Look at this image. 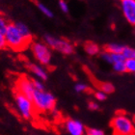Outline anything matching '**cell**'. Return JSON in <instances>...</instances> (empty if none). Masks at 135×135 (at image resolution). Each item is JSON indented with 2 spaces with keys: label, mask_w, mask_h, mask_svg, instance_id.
Wrapping results in <instances>:
<instances>
[{
  "label": "cell",
  "mask_w": 135,
  "mask_h": 135,
  "mask_svg": "<svg viewBox=\"0 0 135 135\" xmlns=\"http://www.w3.org/2000/svg\"><path fill=\"white\" fill-rule=\"evenodd\" d=\"M111 127L115 135H135V123L124 113H117L111 120Z\"/></svg>",
  "instance_id": "1"
},
{
  "label": "cell",
  "mask_w": 135,
  "mask_h": 135,
  "mask_svg": "<svg viewBox=\"0 0 135 135\" xmlns=\"http://www.w3.org/2000/svg\"><path fill=\"white\" fill-rule=\"evenodd\" d=\"M4 36H5L7 46L15 51L24 50L29 45V42H30L21 35V33L17 29L15 23L9 24Z\"/></svg>",
  "instance_id": "2"
},
{
  "label": "cell",
  "mask_w": 135,
  "mask_h": 135,
  "mask_svg": "<svg viewBox=\"0 0 135 135\" xmlns=\"http://www.w3.org/2000/svg\"><path fill=\"white\" fill-rule=\"evenodd\" d=\"M34 107L39 112H48L52 111L56 105V98L50 92L36 91L32 98Z\"/></svg>",
  "instance_id": "3"
},
{
  "label": "cell",
  "mask_w": 135,
  "mask_h": 135,
  "mask_svg": "<svg viewBox=\"0 0 135 135\" xmlns=\"http://www.w3.org/2000/svg\"><path fill=\"white\" fill-rule=\"evenodd\" d=\"M44 42L50 49L60 52L64 55H70L74 51V46L70 42L65 39H62V38H58V37L49 35V34L45 35Z\"/></svg>",
  "instance_id": "4"
},
{
  "label": "cell",
  "mask_w": 135,
  "mask_h": 135,
  "mask_svg": "<svg viewBox=\"0 0 135 135\" xmlns=\"http://www.w3.org/2000/svg\"><path fill=\"white\" fill-rule=\"evenodd\" d=\"M15 104L20 116L24 120H31L35 114V107L31 99L25 97L22 94L15 93Z\"/></svg>",
  "instance_id": "5"
},
{
  "label": "cell",
  "mask_w": 135,
  "mask_h": 135,
  "mask_svg": "<svg viewBox=\"0 0 135 135\" xmlns=\"http://www.w3.org/2000/svg\"><path fill=\"white\" fill-rule=\"evenodd\" d=\"M30 50L34 58L41 65H50L52 61V51L44 42H33L30 45Z\"/></svg>",
  "instance_id": "6"
},
{
  "label": "cell",
  "mask_w": 135,
  "mask_h": 135,
  "mask_svg": "<svg viewBox=\"0 0 135 135\" xmlns=\"http://www.w3.org/2000/svg\"><path fill=\"white\" fill-rule=\"evenodd\" d=\"M66 132L69 135H86V127L81 121L74 118H69L64 124Z\"/></svg>",
  "instance_id": "7"
},
{
  "label": "cell",
  "mask_w": 135,
  "mask_h": 135,
  "mask_svg": "<svg viewBox=\"0 0 135 135\" xmlns=\"http://www.w3.org/2000/svg\"><path fill=\"white\" fill-rule=\"evenodd\" d=\"M120 8L124 20L130 25L135 26V0H122Z\"/></svg>",
  "instance_id": "8"
},
{
  "label": "cell",
  "mask_w": 135,
  "mask_h": 135,
  "mask_svg": "<svg viewBox=\"0 0 135 135\" xmlns=\"http://www.w3.org/2000/svg\"><path fill=\"white\" fill-rule=\"evenodd\" d=\"M17 92L22 94L25 97L32 99L33 95L36 92V89L34 88L32 79L28 78L26 76L20 77L17 82Z\"/></svg>",
  "instance_id": "9"
},
{
  "label": "cell",
  "mask_w": 135,
  "mask_h": 135,
  "mask_svg": "<svg viewBox=\"0 0 135 135\" xmlns=\"http://www.w3.org/2000/svg\"><path fill=\"white\" fill-rule=\"evenodd\" d=\"M28 69L34 75L36 76L37 79H40V80L44 81V80H46L48 78L47 70H45V67H42V65L30 63V64H28Z\"/></svg>",
  "instance_id": "10"
},
{
  "label": "cell",
  "mask_w": 135,
  "mask_h": 135,
  "mask_svg": "<svg viewBox=\"0 0 135 135\" xmlns=\"http://www.w3.org/2000/svg\"><path fill=\"white\" fill-rule=\"evenodd\" d=\"M99 57L102 61H104L105 63L109 64V65L112 66L113 64L119 62V61H122V60H126L124 57L123 56V54H114V53H110L108 51L103 50L102 52H100L99 54Z\"/></svg>",
  "instance_id": "11"
},
{
  "label": "cell",
  "mask_w": 135,
  "mask_h": 135,
  "mask_svg": "<svg viewBox=\"0 0 135 135\" xmlns=\"http://www.w3.org/2000/svg\"><path fill=\"white\" fill-rule=\"evenodd\" d=\"M84 50L89 56H96L100 54V47L98 44L94 42H87L84 45Z\"/></svg>",
  "instance_id": "12"
},
{
  "label": "cell",
  "mask_w": 135,
  "mask_h": 135,
  "mask_svg": "<svg viewBox=\"0 0 135 135\" xmlns=\"http://www.w3.org/2000/svg\"><path fill=\"white\" fill-rule=\"evenodd\" d=\"M15 24H16V26L17 27V29L20 30L21 35H22L27 41L31 42L32 33H31V30H30V28H29L28 26L26 25L24 22H22V21H17V22H15Z\"/></svg>",
  "instance_id": "13"
},
{
  "label": "cell",
  "mask_w": 135,
  "mask_h": 135,
  "mask_svg": "<svg viewBox=\"0 0 135 135\" xmlns=\"http://www.w3.org/2000/svg\"><path fill=\"white\" fill-rule=\"evenodd\" d=\"M124 46H126V45L118 44V42H110V44H108V45L105 46V49H104V50L108 51V52H110V53L123 54Z\"/></svg>",
  "instance_id": "14"
},
{
  "label": "cell",
  "mask_w": 135,
  "mask_h": 135,
  "mask_svg": "<svg viewBox=\"0 0 135 135\" xmlns=\"http://www.w3.org/2000/svg\"><path fill=\"white\" fill-rule=\"evenodd\" d=\"M37 7H38V9H39V11L41 12L42 15H45V17H49V18L53 17V16H54L53 12L51 11V9L48 8V7L45 5V3L38 2V3H37Z\"/></svg>",
  "instance_id": "15"
},
{
  "label": "cell",
  "mask_w": 135,
  "mask_h": 135,
  "mask_svg": "<svg viewBox=\"0 0 135 135\" xmlns=\"http://www.w3.org/2000/svg\"><path fill=\"white\" fill-rule=\"evenodd\" d=\"M113 70L117 73H127V68H126V60H122L119 62L115 63L112 65Z\"/></svg>",
  "instance_id": "16"
},
{
  "label": "cell",
  "mask_w": 135,
  "mask_h": 135,
  "mask_svg": "<svg viewBox=\"0 0 135 135\" xmlns=\"http://www.w3.org/2000/svg\"><path fill=\"white\" fill-rule=\"evenodd\" d=\"M99 90L102 91L103 93H105L106 95L108 94H112L114 91H115V87L112 83L110 82H103L99 85Z\"/></svg>",
  "instance_id": "17"
},
{
  "label": "cell",
  "mask_w": 135,
  "mask_h": 135,
  "mask_svg": "<svg viewBox=\"0 0 135 135\" xmlns=\"http://www.w3.org/2000/svg\"><path fill=\"white\" fill-rule=\"evenodd\" d=\"M123 56L126 60L128 59H135V48L130 46H124V49L123 51Z\"/></svg>",
  "instance_id": "18"
},
{
  "label": "cell",
  "mask_w": 135,
  "mask_h": 135,
  "mask_svg": "<svg viewBox=\"0 0 135 135\" xmlns=\"http://www.w3.org/2000/svg\"><path fill=\"white\" fill-rule=\"evenodd\" d=\"M86 135H106L104 130L97 127H88L86 130Z\"/></svg>",
  "instance_id": "19"
},
{
  "label": "cell",
  "mask_w": 135,
  "mask_h": 135,
  "mask_svg": "<svg viewBox=\"0 0 135 135\" xmlns=\"http://www.w3.org/2000/svg\"><path fill=\"white\" fill-rule=\"evenodd\" d=\"M9 24H10V23L8 22L7 18L0 15V33L5 34L6 30H7V28H8Z\"/></svg>",
  "instance_id": "20"
},
{
  "label": "cell",
  "mask_w": 135,
  "mask_h": 135,
  "mask_svg": "<svg viewBox=\"0 0 135 135\" xmlns=\"http://www.w3.org/2000/svg\"><path fill=\"white\" fill-rule=\"evenodd\" d=\"M126 68H127V73L135 74V59L126 60Z\"/></svg>",
  "instance_id": "21"
},
{
  "label": "cell",
  "mask_w": 135,
  "mask_h": 135,
  "mask_svg": "<svg viewBox=\"0 0 135 135\" xmlns=\"http://www.w3.org/2000/svg\"><path fill=\"white\" fill-rule=\"evenodd\" d=\"M88 90V85L83 82H77L74 85V91L76 93H84Z\"/></svg>",
  "instance_id": "22"
},
{
  "label": "cell",
  "mask_w": 135,
  "mask_h": 135,
  "mask_svg": "<svg viewBox=\"0 0 135 135\" xmlns=\"http://www.w3.org/2000/svg\"><path fill=\"white\" fill-rule=\"evenodd\" d=\"M32 82H33L34 88L36 89V91H45V84L42 80L37 78H33L32 79Z\"/></svg>",
  "instance_id": "23"
},
{
  "label": "cell",
  "mask_w": 135,
  "mask_h": 135,
  "mask_svg": "<svg viewBox=\"0 0 135 135\" xmlns=\"http://www.w3.org/2000/svg\"><path fill=\"white\" fill-rule=\"evenodd\" d=\"M58 6H59V9L64 13V14H68V13L70 12L69 4H68L66 1H64V0H59V1H58Z\"/></svg>",
  "instance_id": "24"
},
{
  "label": "cell",
  "mask_w": 135,
  "mask_h": 135,
  "mask_svg": "<svg viewBox=\"0 0 135 135\" xmlns=\"http://www.w3.org/2000/svg\"><path fill=\"white\" fill-rule=\"evenodd\" d=\"M95 99L98 101H104L107 99V95L105 93H103L102 91L99 90L95 93Z\"/></svg>",
  "instance_id": "25"
},
{
  "label": "cell",
  "mask_w": 135,
  "mask_h": 135,
  "mask_svg": "<svg viewBox=\"0 0 135 135\" xmlns=\"http://www.w3.org/2000/svg\"><path fill=\"white\" fill-rule=\"evenodd\" d=\"M88 109L91 111H97L99 109V104L96 101H90L88 103Z\"/></svg>",
  "instance_id": "26"
},
{
  "label": "cell",
  "mask_w": 135,
  "mask_h": 135,
  "mask_svg": "<svg viewBox=\"0 0 135 135\" xmlns=\"http://www.w3.org/2000/svg\"><path fill=\"white\" fill-rule=\"evenodd\" d=\"M7 47V44H6V39L4 34L0 33V50L2 49H5Z\"/></svg>",
  "instance_id": "27"
},
{
  "label": "cell",
  "mask_w": 135,
  "mask_h": 135,
  "mask_svg": "<svg viewBox=\"0 0 135 135\" xmlns=\"http://www.w3.org/2000/svg\"><path fill=\"white\" fill-rule=\"evenodd\" d=\"M134 34H135V26H134Z\"/></svg>",
  "instance_id": "28"
},
{
  "label": "cell",
  "mask_w": 135,
  "mask_h": 135,
  "mask_svg": "<svg viewBox=\"0 0 135 135\" xmlns=\"http://www.w3.org/2000/svg\"><path fill=\"white\" fill-rule=\"evenodd\" d=\"M134 75H135V74H134Z\"/></svg>",
  "instance_id": "29"
}]
</instances>
